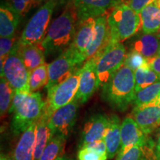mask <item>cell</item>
<instances>
[{
  "label": "cell",
  "mask_w": 160,
  "mask_h": 160,
  "mask_svg": "<svg viewBox=\"0 0 160 160\" xmlns=\"http://www.w3.org/2000/svg\"><path fill=\"white\" fill-rule=\"evenodd\" d=\"M79 102L75 98L71 102L52 113L49 126L53 136L59 135L67 139L75 125Z\"/></svg>",
  "instance_id": "9c48e42d"
},
{
  "label": "cell",
  "mask_w": 160,
  "mask_h": 160,
  "mask_svg": "<svg viewBox=\"0 0 160 160\" xmlns=\"http://www.w3.org/2000/svg\"><path fill=\"white\" fill-rule=\"evenodd\" d=\"M139 14L144 33H157L160 28V5L157 0L145 6Z\"/></svg>",
  "instance_id": "603a6c76"
},
{
  "label": "cell",
  "mask_w": 160,
  "mask_h": 160,
  "mask_svg": "<svg viewBox=\"0 0 160 160\" xmlns=\"http://www.w3.org/2000/svg\"><path fill=\"white\" fill-rule=\"evenodd\" d=\"M0 160H8L7 159V158H6L5 156H3L2 154L1 155V159H0Z\"/></svg>",
  "instance_id": "f35d334b"
},
{
  "label": "cell",
  "mask_w": 160,
  "mask_h": 160,
  "mask_svg": "<svg viewBox=\"0 0 160 160\" xmlns=\"http://www.w3.org/2000/svg\"><path fill=\"white\" fill-rule=\"evenodd\" d=\"M160 47V39L154 33L137 34L130 43L129 51H134L147 59L157 57Z\"/></svg>",
  "instance_id": "ac0fdd59"
},
{
  "label": "cell",
  "mask_w": 160,
  "mask_h": 160,
  "mask_svg": "<svg viewBox=\"0 0 160 160\" xmlns=\"http://www.w3.org/2000/svg\"><path fill=\"white\" fill-rule=\"evenodd\" d=\"M148 65V59L139 54V53L134 51H128L126 54L124 65L127 66L133 71H137V69Z\"/></svg>",
  "instance_id": "4dcf8cb0"
},
{
  "label": "cell",
  "mask_w": 160,
  "mask_h": 160,
  "mask_svg": "<svg viewBox=\"0 0 160 160\" xmlns=\"http://www.w3.org/2000/svg\"><path fill=\"white\" fill-rule=\"evenodd\" d=\"M121 122L117 115L109 117V126L105 137L108 159H113L118 155L121 148Z\"/></svg>",
  "instance_id": "7402d4cb"
},
{
  "label": "cell",
  "mask_w": 160,
  "mask_h": 160,
  "mask_svg": "<svg viewBox=\"0 0 160 160\" xmlns=\"http://www.w3.org/2000/svg\"><path fill=\"white\" fill-rule=\"evenodd\" d=\"M127 51L122 43L109 42L105 48L98 52L97 74L99 88L108 82L124 65Z\"/></svg>",
  "instance_id": "8992f818"
},
{
  "label": "cell",
  "mask_w": 160,
  "mask_h": 160,
  "mask_svg": "<svg viewBox=\"0 0 160 160\" xmlns=\"http://www.w3.org/2000/svg\"><path fill=\"white\" fill-rule=\"evenodd\" d=\"M57 160H73V159H69V158H67V157H61L58 158Z\"/></svg>",
  "instance_id": "74e56055"
},
{
  "label": "cell",
  "mask_w": 160,
  "mask_h": 160,
  "mask_svg": "<svg viewBox=\"0 0 160 160\" xmlns=\"http://www.w3.org/2000/svg\"><path fill=\"white\" fill-rule=\"evenodd\" d=\"M97 56L87 60L80 68L79 88L75 99L83 104L91 98L99 88V80L97 74Z\"/></svg>",
  "instance_id": "8fae6325"
},
{
  "label": "cell",
  "mask_w": 160,
  "mask_h": 160,
  "mask_svg": "<svg viewBox=\"0 0 160 160\" xmlns=\"http://www.w3.org/2000/svg\"><path fill=\"white\" fill-rule=\"evenodd\" d=\"M110 42V31L108 16L102 15L96 18L95 31L91 43L82 56V62L87 61L105 48Z\"/></svg>",
  "instance_id": "2e32d148"
},
{
  "label": "cell",
  "mask_w": 160,
  "mask_h": 160,
  "mask_svg": "<svg viewBox=\"0 0 160 160\" xmlns=\"http://www.w3.org/2000/svg\"><path fill=\"white\" fill-rule=\"evenodd\" d=\"M79 20L71 4L52 22L39 47L47 56L61 54L71 46L77 32Z\"/></svg>",
  "instance_id": "6da1fadb"
},
{
  "label": "cell",
  "mask_w": 160,
  "mask_h": 160,
  "mask_svg": "<svg viewBox=\"0 0 160 160\" xmlns=\"http://www.w3.org/2000/svg\"><path fill=\"white\" fill-rule=\"evenodd\" d=\"M153 1L154 0H129L128 5L137 13H139L145 6L153 2Z\"/></svg>",
  "instance_id": "e575fe53"
},
{
  "label": "cell",
  "mask_w": 160,
  "mask_h": 160,
  "mask_svg": "<svg viewBox=\"0 0 160 160\" xmlns=\"http://www.w3.org/2000/svg\"><path fill=\"white\" fill-rule=\"evenodd\" d=\"M120 0H71L79 22L89 17L97 18L106 11L119 5Z\"/></svg>",
  "instance_id": "4fadbf2b"
},
{
  "label": "cell",
  "mask_w": 160,
  "mask_h": 160,
  "mask_svg": "<svg viewBox=\"0 0 160 160\" xmlns=\"http://www.w3.org/2000/svg\"><path fill=\"white\" fill-rule=\"evenodd\" d=\"M46 1H47V0H45V2H46Z\"/></svg>",
  "instance_id": "ee69618b"
},
{
  "label": "cell",
  "mask_w": 160,
  "mask_h": 160,
  "mask_svg": "<svg viewBox=\"0 0 160 160\" xmlns=\"http://www.w3.org/2000/svg\"><path fill=\"white\" fill-rule=\"evenodd\" d=\"M136 94L134 71L123 65L102 86V97L113 109L125 111L133 102Z\"/></svg>",
  "instance_id": "3957f363"
},
{
  "label": "cell",
  "mask_w": 160,
  "mask_h": 160,
  "mask_svg": "<svg viewBox=\"0 0 160 160\" xmlns=\"http://www.w3.org/2000/svg\"><path fill=\"white\" fill-rule=\"evenodd\" d=\"M108 126L109 117L102 113L92 116L84 125L80 146L105 139Z\"/></svg>",
  "instance_id": "e0dca14e"
},
{
  "label": "cell",
  "mask_w": 160,
  "mask_h": 160,
  "mask_svg": "<svg viewBox=\"0 0 160 160\" xmlns=\"http://www.w3.org/2000/svg\"><path fill=\"white\" fill-rule=\"evenodd\" d=\"M151 158L152 160H160V129L158 133L157 144L155 145L154 150L153 151Z\"/></svg>",
  "instance_id": "8d00e7d4"
},
{
  "label": "cell",
  "mask_w": 160,
  "mask_h": 160,
  "mask_svg": "<svg viewBox=\"0 0 160 160\" xmlns=\"http://www.w3.org/2000/svg\"><path fill=\"white\" fill-rule=\"evenodd\" d=\"M157 1L158 2V3H159V5H160V0H157Z\"/></svg>",
  "instance_id": "7bdbcfd3"
},
{
  "label": "cell",
  "mask_w": 160,
  "mask_h": 160,
  "mask_svg": "<svg viewBox=\"0 0 160 160\" xmlns=\"http://www.w3.org/2000/svg\"><path fill=\"white\" fill-rule=\"evenodd\" d=\"M158 56H159V57H160V47H159V53H158Z\"/></svg>",
  "instance_id": "b9f144b4"
},
{
  "label": "cell",
  "mask_w": 160,
  "mask_h": 160,
  "mask_svg": "<svg viewBox=\"0 0 160 160\" xmlns=\"http://www.w3.org/2000/svg\"><path fill=\"white\" fill-rule=\"evenodd\" d=\"M77 66L74 53L68 48L48 65L49 80L46 86L47 90L69 78L77 71L75 69Z\"/></svg>",
  "instance_id": "30bf717a"
},
{
  "label": "cell",
  "mask_w": 160,
  "mask_h": 160,
  "mask_svg": "<svg viewBox=\"0 0 160 160\" xmlns=\"http://www.w3.org/2000/svg\"><path fill=\"white\" fill-rule=\"evenodd\" d=\"M136 93L160 81V78L148 65L134 71Z\"/></svg>",
  "instance_id": "4316f807"
},
{
  "label": "cell",
  "mask_w": 160,
  "mask_h": 160,
  "mask_svg": "<svg viewBox=\"0 0 160 160\" xmlns=\"http://www.w3.org/2000/svg\"><path fill=\"white\" fill-rule=\"evenodd\" d=\"M66 139L62 136H53L44 149L39 160H57L58 158L63 157Z\"/></svg>",
  "instance_id": "484cf974"
},
{
  "label": "cell",
  "mask_w": 160,
  "mask_h": 160,
  "mask_svg": "<svg viewBox=\"0 0 160 160\" xmlns=\"http://www.w3.org/2000/svg\"><path fill=\"white\" fill-rule=\"evenodd\" d=\"M8 160H9V159H8Z\"/></svg>",
  "instance_id": "f6af8a7d"
},
{
  "label": "cell",
  "mask_w": 160,
  "mask_h": 160,
  "mask_svg": "<svg viewBox=\"0 0 160 160\" xmlns=\"http://www.w3.org/2000/svg\"><path fill=\"white\" fill-rule=\"evenodd\" d=\"M142 145H137L122 154H118L116 160H141L142 158Z\"/></svg>",
  "instance_id": "836d02e7"
},
{
  "label": "cell",
  "mask_w": 160,
  "mask_h": 160,
  "mask_svg": "<svg viewBox=\"0 0 160 160\" xmlns=\"http://www.w3.org/2000/svg\"><path fill=\"white\" fill-rule=\"evenodd\" d=\"M131 116L146 136H148L160 126V106L158 103L139 108L134 107Z\"/></svg>",
  "instance_id": "5bb4252c"
},
{
  "label": "cell",
  "mask_w": 160,
  "mask_h": 160,
  "mask_svg": "<svg viewBox=\"0 0 160 160\" xmlns=\"http://www.w3.org/2000/svg\"><path fill=\"white\" fill-rule=\"evenodd\" d=\"M36 125H31L24 133L16 146L13 160H33L35 150Z\"/></svg>",
  "instance_id": "44dd1931"
},
{
  "label": "cell",
  "mask_w": 160,
  "mask_h": 160,
  "mask_svg": "<svg viewBox=\"0 0 160 160\" xmlns=\"http://www.w3.org/2000/svg\"><path fill=\"white\" fill-rule=\"evenodd\" d=\"M148 64L149 67L155 72L160 78V57L157 56L154 58L148 59Z\"/></svg>",
  "instance_id": "d590c367"
},
{
  "label": "cell",
  "mask_w": 160,
  "mask_h": 160,
  "mask_svg": "<svg viewBox=\"0 0 160 160\" xmlns=\"http://www.w3.org/2000/svg\"><path fill=\"white\" fill-rule=\"evenodd\" d=\"M58 0H47L33 14L23 30L19 41L24 44L39 45L45 37Z\"/></svg>",
  "instance_id": "5b68a950"
},
{
  "label": "cell",
  "mask_w": 160,
  "mask_h": 160,
  "mask_svg": "<svg viewBox=\"0 0 160 160\" xmlns=\"http://www.w3.org/2000/svg\"><path fill=\"white\" fill-rule=\"evenodd\" d=\"M1 77L7 80L15 92L30 93V72L14 46L11 53L1 64Z\"/></svg>",
  "instance_id": "52a82bcc"
},
{
  "label": "cell",
  "mask_w": 160,
  "mask_h": 160,
  "mask_svg": "<svg viewBox=\"0 0 160 160\" xmlns=\"http://www.w3.org/2000/svg\"><path fill=\"white\" fill-rule=\"evenodd\" d=\"M110 31V42L122 43L137 34L141 28L139 13L128 4L120 3L108 16Z\"/></svg>",
  "instance_id": "277c9868"
},
{
  "label": "cell",
  "mask_w": 160,
  "mask_h": 160,
  "mask_svg": "<svg viewBox=\"0 0 160 160\" xmlns=\"http://www.w3.org/2000/svg\"><path fill=\"white\" fill-rule=\"evenodd\" d=\"M15 37L0 38V62L1 64L7 59L15 46Z\"/></svg>",
  "instance_id": "d6a6232c"
},
{
  "label": "cell",
  "mask_w": 160,
  "mask_h": 160,
  "mask_svg": "<svg viewBox=\"0 0 160 160\" xmlns=\"http://www.w3.org/2000/svg\"><path fill=\"white\" fill-rule=\"evenodd\" d=\"M160 98V81L136 93L133 105L136 108L158 103Z\"/></svg>",
  "instance_id": "d4e9b609"
},
{
  "label": "cell",
  "mask_w": 160,
  "mask_h": 160,
  "mask_svg": "<svg viewBox=\"0 0 160 160\" xmlns=\"http://www.w3.org/2000/svg\"><path fill=\"white\" fill-rule=\"evenodd\" d=\"M96 18L89 17L79 22L74 39L69 47L74 53L78 66L83 63L82 56L93 39Z\"/></svg>",
  "instance_id": "7c38bea8"
},
{
  "label": "cell",
  "mask_w": 160,
  "mask_h": 160,
  "mask_svg": "<svg viewBox=\"0 0 160 160\" xmlns=\"http://www.w3.org/2000/svg\"><path fill=\"white\" fill-rule=\"evenodd\" d=\"M45 108V102L37 92H15L13 102L9 110L13 113L11 130L13 134H22L31 125L37 122Z\"/></svg>",
  "instance_id": "7a4b0ae2"
},
{
  "label": "cell",
  "mask_w": 160,
  "mask_h": 160,
  "mask_svg": "<svg viewBox=\"0 0 160 160\" xmlns=\"http://www.w3.org/2000/svg\"><path fill=\"white\" fill-rule=\"evenodd\" d=\"M44 1L45 0H6V2L19 13L20 17H24L32 8Z\"/></svg>",
  "instance_id": "f546056e"
},
{
  "label": "cell",
  "mask_w": 160,
  "mask_h": 160,
  "mask_svg": "<svg viewBox=\"0 0 160 160\" xmlns=\"http://www.w3.org/2000/svg\"><path fill=\"white\" fill-rule=\"evenodd\" d=\"M157 35L158 36V37H159V39H160V28H159V31H158L157 32Z\"/></svg>",
  "instance_id": "ab89813d"
},
{
  "label": "cell",
  "mask_w": 160,
  "mask_h": 160,
  "mask_svg": "<svg viewBox=\"0 0 160 160\" xmlns=\"http://www.w3.org/2000/svg\"><path fill=\"white\" fill-rule=\"evenodd\" d=\"M15 96V91L4 77H1L0 82V112L3 117L9 112Z\"/></svg>",
  "instance_id": "f1b7e54d"
},
{
  "label": "cell",
  "mask_w": 160,
  "mask_h": 160,
  "mask_svg": "<svg viewBox=\"0 0 160 160\" xmlns=\"http://www.w3.org/2000/svg\"><path fill=\"white\" fill-rule=\"evenodd\" d=\"M146 136L131 117H126L121 125V148L118 154H122L134 146H144L147 142Z\"/></svg>",
  "instance_id": "9a60e30c"
},
{
  "label": "cell",
  "mask_w": 160,
  "mask_h": 160,
  "mask_svg": "<svg viewBox=\"0 0 160 160\" xmlns=\"http://www.w3.org/2000/svg\"><path fill=\"white\" fill-rule=\"evenodd\" d=\"M108 155L90 148H79L77 153L78 160H107Z\"/></svg>",
  "instance_id": "1f68e13d"
},
{
  "label": "cell",
  "mask_w": 160,
  "mask_h": 160,
  "mask_svg": "<svg viewBox=\"0 0 160 160\" xmlns=\"http://www.w3.org/2000/svg\"><path fill=\"white\" fill-rule=\"evenodd\" d=\"M51 115L46 111L45 108L42 113L41 117L37 120L36 125V139L35 150L33 160H39L42 153L53 137L49 126V119Z\"/></svg>",
  "instance_id": "ffe728a7"
},
{
  "label": "cell",
  "mask_w": 160,
  "mask_h": 160,
  "mask_svg": "<svg viewBox=\"0 0 160 160\" xmlns=\"http://www.w3.org/2000/svg\"><path fill=\"white\" fill-rule=\"evenodd\" d=\"M48 80V65L45 63L30 73V91L33 93L44 86H47Z\"/></svg>",
  "instance_id": "83f0119b"
},
{
  "label": "cell",
  "mask_w": 160,
  "mask_h": 160,
  "mask_svg": "<svg viewBox=\"0 0 160 160\" xmlns=\"http://www.w3.org/2000/svg\"><path fill=\"white\" fill-rule=\"evenodd\" d=\"M158 105H159V106H160V98H159V101H158Z\"/></svg>",
  "instance_id": "60d3db41"
},
{
  "label": "cell",
  "mask_w": 160,
  "mask_h": 160,
  "mask_svg": "<svg viewBox=\"0 0 160 160\" xmlns=\"http://www.w3.org/2000/svg\"><path fill=\"white\" fill-rule=\"evenodd\" d=\"M80 68L69 78L48 90L45 110L50 115L74 99L79 88Z\"/></svg>",
  "instance_id": "ba28073f"
},
{
  "label": "cell",
  "mask_w": 160,
  "mask_h": 160,
  "mask_svg": "<svg viewBox=\"0 0 160 160\" xmlns=\"http://www.w3.org/2000/svg\"><path fill=\"white\" fill-rule=\"evenodd\" d=\"M20 16L7 2H2L0 7V36L1 37H14Z\"/></svg>",
  "instance_id": "cb8c5ba5"
},
{
  "label": "cell",
  "mask_w": 160,
  "mask_h": 160,
  "mask_svg": "<svg viewBox=\"0 0 160 160\" xmlns=\"http://www.w3.org/2000/svg\"><path fill=\"white\" fill-rule=\"evenodd\" d=\"M15 46L25 67L30 72L45 63L44 52L39 45L24 44L17 41Z\"/></svg>",
  "instance_id": "d6986e66"
}]
</instances>
